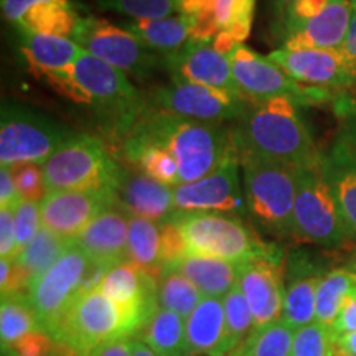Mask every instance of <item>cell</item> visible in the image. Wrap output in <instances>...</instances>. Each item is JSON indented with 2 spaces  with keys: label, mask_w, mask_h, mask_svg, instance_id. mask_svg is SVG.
Segmentation results:
<instances>
[{
  "label": "cell",
  "mask_w": 356,
  "mask_h": 356,
  "mask_svg": "<svg viewBox=\"0 0 356 356\" xmlns=\"http://www.w3.org/2000/svg\"><path fill=\"white\" fill-rule=\"evenodd\" d=\"M0 256L2 259H17L15 216L10 208H0Z\"/></svg>",
  "instance_id": "cell-45"
},
{
  "label": "cell",
  "mask_w": 356,
  "mask_h": 356,
  "mask_svg": "<svg viewBox=\"0 0 356 356\" xmlns=\"http://www.w3.org/2000/svg\"><path fill=\"white\" fill-rule=\"evenodd\" d=\"M47 2H70V0H0V6H2L3 19L10 22L12 25H17V22H19L26 12L32 10L33 7L40 6V3Z\"/></svg>",
  "instance_id": "cell-46"
},
{
  "label": "cell",
  "mask_w": 356,
  "mask_h": 356,
  "mask_svg": "<svg viewBox=\"0 0 356 356\" xmlns=\"http://www.w3.org/2000/svg\"><path fill=\"white\" fill-rule=\"evenodd\" d=\"M10 170L20 198L26 202L42 203V200L48 195L43 167L38 163H20V165H12Z\"/></svg>",
  "instance_id": "cell-42"
},
{
  "label": "cell",
  "mask_w": 356,
  "mask_h": 356,
  "mask_svg": "<svg viewBox=\"0 0 356 356\" xmlns=\"http://www.w3.org/2000/svg\"><path fill=\"white\" fill-rule=\"evenodd\" d=\"M127 262L160 277L162 264V226L160 222L131 216L129 221Z\"/></svg>",
  "instance_id": "cell-30"
},
{
  "label": "cell",
  "mask_w": 356,
  "mask_h": 356,
  "mask_svg": "<svg viewBox=\"0 0 356 356\" xmlns=\"http://www.w3.org/2000/svg\"><path fill=\"white\" fill-rule=\"evenodd\" d=\"M15 216V234H17V256L29 246L30 241L42 229V213H40V203L37 202H22L13 210Z\"/></svg>",
  "instance_id": "cell-43"
},
{
  "label": "cell",
  "mask_w": 356,
  "mask_h": 356,
  "mask_svg": "<svg viewBox=\"0 0 356 356\" xmlns=\"http://www.w3.org/2000/svg\"><path fill=\"white\" fill-rule=\"evenodd\" d=\"M175 218L186 256H204L241 264L254 257L279 251L273 244L256 238L238 216L225 213H181Z\"/></svg>",
  "instance_id": "cell-6"
},
{
  "label": "cell",
  "mask_w": 356,
  "mask_h": 356,
  "mask_svg": "<svg viewBox=\"0 0 356 356\" xmlns=\"http://www.w3.org/2000/svg\"><path fill=\"white\" fill-rule=\"evenodd\" d=\"M91 259L73 241L68 252L30 284L26 297L37 314L40 328L53 335L65 312L73 304Z\"/></svg>",
  "instance_id": "cell-13"
},
{
  "label": "cell",
  "mask_w": 356,
  "mask_h": 356,
  "mask_svg": "<svg viewBox=\"0 0 356 356\" xmlns=\"http://www.w3.org/2000/svg\"><path fill=\"white\" fill-rule=\"evenodd\" d=\"M76 136L44 115L20 108H3L0 124V163L43 165L58 149Z\"/></svg>",
  "instance_id": "cell-9"
},
{
  "label": "cell",
  "mask_w": 356,
  "mask_h": 356,
  "mask_svg": "<svg viewBox=\"0 0 356 356\" xmlns=\"http://www.w3.org/2000/svg\"><path fill=\"white\" fill-rule=\"evenodd\" d=\"M226 315L225 356H231L254 330V317L238 284L222 297Z\"/></svg>",
  "instance_id": "cell-38"
},
{
  "label": "cell",
  "mask_w": 356,
  "mask_h": 356,
  "mask_svg": "<svg viewBox=\"0 0 356 356\" xmlns=\"http://www.w3.org/2000/svg\"><path fill=\"white\" fill-rule=\"evenodd\" d=\"M124 157L132 165L139 167V170L144 175L150 177L159 184L173 186V188L180 185V172H178L177 160L163 149L150 145L137 147V149L124 152Z\"/></svg>",
  "instance_id": "cell-39"
},
{
  "label": "cell",
  "mask_w": 356,
  "mask_h": 356,
  "mask_svg": "<svg viewBox=\"0 0 356 356\" xmlns=\"http://www.w3.org/2000/svg\"><path fill=\"white\" fill-rule=\"evenodd\" d=\"M40 328L37 314L30 304L26 293L2 297L0 304V340L2 350L8 351L22 338Z\"/></svg>",
  "instance_id": "cell-35"
},
{
  "label": "cell",
  "mask_w": 356,
  "mask_h": 356,
  "mask_svg": "<svg viewBox=\"0 0 356 356\" xmlns=\"http://www.w3.org/2000/svg\"><path fill=\"white\" fill-rule=\"evenodd\" d=\"M293 2V0H274L275 7L279 8V10H284V13H286V10L289 8V6Z\"/></svg>",
  "instance_id": "cell-54"
},
{
  "label": "cell",
  "mask_w": 356,
  "mask_h": 356,
  "mask_svg": "<svg viewBox=\"0 0 356 356\" xmlns=\"http://www.w3.org/2000/svg\"><path fill=\"white\" fill-rule=\"evenodd\" d=\"M119 203L131 216L163 222L175 215L173 186L159 184L150 177L124 168L118 190Z\"/></svg>",
  "instance_id": "cell-22"
},
{
  "label": "cell",
  "mask_w": 356,
  "mask_h": 356,
  "mask_svg": "<svg viewBox=\"0 0 356 356\" xmlns=\"http://www.w3.org/2000/svg\"><path fill=\"white\" fill-rule=\"evenodd\" d=\"M293 238L323 248H340L353 239L325 177L323 162L315 167L297 168Z\"/></svg>",
  "instance_id": "cell-8"
},
{
  "label": "cell",
  "mask_w": 356,
  "mask_h": 356,
  "mask_svg": "<svg viewBox=\"0 0 356 356\" xmlns=\"http://www.w3.org/2000/svg\"><path fill=\"white\" fill-rule=\"evenodd\" d=\"M188 351L208 356H225L226 315L222 299L204 297L185 320Z\"/></svg>",
  "instance_id": "cell-25"
},
{
  "label": "cell",
  "mask_w": 356,
  "mask_h": 356,
  "mask_svg": "<svg viewBox=\"0 0 356 356\" xmlns=\"http://www.w3.org/2000/svg\"><path fill=\"white\" fill-rule=\"evenodd\" d=\"M99 291L134 320L139 333L159 310V279L132 262H121L108 270Z\"/></svg>",
  "instance_id": "cell-17"
},
{
  "label": "cell",
  "mask_w": 356,
  "mask_h": 356,
  "mask_svg": "<svg viewBox=\"0 0 356 356\" xmlns=\"http://www.w3.org/2000/svg\"><path fill=\"white\" fill-rule=\"evenodd\" d=\"M73 38L84 51L139 79L149 76L162 61V56L147 50L131 30L97 17L79 20Z\"/></svg>",
  "instance_id": "cell-11"
},
{
  "label": "cell",
  "mask_w": 356,
  "mask_h": 356,
  "mask_svg": "<svg viewBox=\"0 0 356 356\" xmlns=\"http://www.w3.org/2000/svg\"><path fill=\"white\" fill-rule=\"evenodd\" d=\"M20 51L29 70L37 78L47 81L48 78L70 68L84 50L68 37L22 33Z\"/></svg>",
  "instance_id": "cell-24"
},
{
  "label": "cell",
  "mask_w": 356,
  "mask_h": 356,
  "mask_svg": "<svg viewBox=\"0 0 356 356\" xmlns=\"http://www.w3.org/2000/svg\"><path fill=\"white\" fill-rule=\"evenodd\" d=\"M238 149L220 167L207 177L190 184H180L173 188L175 210L181 213H225L239 215L246 211V195H243L239 180Z\"/></svg>",
  "instance_id": "cell-14"
},
{
  "label": "cell",
  "mask_w": 356,
  "mask_h": 356,
  "mask_svg": "<svg viewBox=\"0 0 356 356\" xmlns=\"http://www.w3.org/2000/svg\"><path fill=\"white\" fill-rule=\"evenodd\" d=\"M132 356H159L154 350H150L140 338L134 340V350H132Z\"/></svg>",
  "instance_id": "cell-52"
},
{
  "label": "cell",
  "mask_w": 356,
  "mask_h": 356,
  "mask_svg": "<svg viewBox=\"0 0 356 356\" xmlns=\"http://www.w3.org/2000/svg\"><path fill=\"white\" fill-rule=\"evenodd\" d=\"M350 3H353V6H356V0H348Z\"/></svg>",
  "instance_id": "cell-57"
},
{
  "label": "cell",
  "mask_w": 356,
  "mask_h": 356,
  "mask_svg": "<svg viewBox=\"0 0 356 356\" xmlns=\"http://www.w3.org/2000/svg\"><path fill=\"white\" fill-rule=\"evenodd\" d=\"M79 17L71 2H47L33 7L17 22L20 33L68 37L74 35Z\"/></svg>",
  "instance_id": "cell-33"
},
{
  "label": "cell",
  "mask_w": 356,
  "mask_h": 356,
  "mask_svg": "<svg viewBox=\"0 0 356 356\" xmlns=\"http://www.w3.org/2000/svg\"><path fill=\"white\" fill-rule=\"evenodd\" d=\"M134 340L132 338H124V340L114 341L108 348H104L97 356H132Z\"/></svg>",
  "instance_id": "cell-50"
},
{
  "label": "cell",
  "mask_w": 356,
  "mask_h": 356,
  "mask_svg": "<svg viewBox=\"0 0 356 356\" xmlns=\"http://www.w3.org/2000/svg\"><path fill=\"white\" fill-rule=\"evenodd\" d=\"M162 61L175 81L203 84L241 95L234 81L228 56L218 51L213 43L191 40L180 51L163 56Z\"/></svg>",
  "instance_id": "cell-18"
},
{
  "label": "cell",
  "mask_w": 356,
  "mask_h": 356,
  "mask_svg": "<svg viewBox=\"0 0 356 356\" xmlns=\"http://www.w3.org/2000/svg\"><path fill=\"white\" fill-rule=\"evenodd\" d=\"M267 56L292 79L307 86L328 89L346 86L355 81L338 51L280 48Z\"/></svg>",
  "instance_id": "cell-20"
},
{
  "label": "cell",
  "mask_w": 356,
  "mask_h": 356,
  "mask_svg": "<svg viewBox=\"0 0 356 356\" xmlns=\"http://www.w3.org/2000/svg\"><path fill=\"white\" fill-rule=\"evenodd\" d=\"M48 193L65 190H118L124 167L111 157L104 142L76 134L43 163Z\"/></svg>",
  "instance_id": "cell-7"
},
{
  "label": "cell",
  "mask_w": 356,
  "mask_h": 356,
  "mask_svg": "<svg viewBox=\"0 0 356 356\" xmlns=\"http://www.w3.org/2000/svg\"><path fill=\"white\" fill-rule=\"evenodd\" d=\"M350 269L355 270V273H356V256H355L353 259H351V262H350Z\"/></svg>",
  "instance_id": "cell-56"
},
{
  "label": "cell",
  "mask_w": 356,
  "mask_h": 356,
  "mask_svg": "<svg viewBox=\"0 0 356 356\" xmlns=\"http://www.w3.org/2000/svg\"><path fill=\"white\" fill-rule=\"evenodd\" d=\"M210 6L220 30L213 40V47L228 56L251 32L256 0H210Z\"/></svg>",
  "instance_id": "cell-29"
},
{
  "label": "cell",
  "mask_w": 356,
  "mask_h": 356,
  "mask_svg": "<svg viewBox=\"0 0 356 356\" xmlns=\"http://www.w3.org/2000/svg\"><path fill=\"white\" fill-rule=\"evenodd\" d=\"M145 145L163 149L177 160L180 184L207 177L238 149L233 129L160 113L150 106L124 137L121 150L124 154Z\"/></svg>",
  "instance_id": "cell-1"
},
{
  "label": "cell",
  "mask_w": 356,
  "mask_h": 356,
  "mask_svg": "<svg viewBox=\"0 0 356 356\" xmlns=\"http://www.w3.org/2000/svg\"><path fill=\"white\" fill-rule=\"evenodd\" d=\"M71 246H73V241L61 238L42 226L38 234L13 261L19 264L30 287V284L50 270L68 252Z\"/></svg>",
  "instance_id": "cell-31"
},
{
  "label": "cell",
  "mask_w": 356,
  "mask_h": 356,
  "mask_svg": "<svg viewBox=\"0 0 356 356\" xmlns=\"http://www.w3.org/2000/svg\"><path fill=\"white\" fill-rule=\"evenodd\" d=\"M22 202L15 180H13L10 167L0 168V208L15 210L17 204Z\"/></svg>",
  "instance_id": "cell-49"
},
{
  "label": "cell",
  "mask_w": 356,
  "mask_h": 356,
  "mask_svg": "<svg viewBox=\"0 0 356 356\" xmlns=\"http://www.w3.org/2000/svg\"><path fill=\"white\" fill-rule=\"evenodd\" d=\"M165 269L177 270L197 286L203 297H222L238 284L239 264L216 257L185 256Z\"/></svg>",
  "instance_id": "cell-26"
},
{
  "label": "cell",
  "mask_w": 356,
  "mask_h": 356,
  "mask_svg": "<svg viewBox=\"0 0 356 356\" xmlns=\"http://www.w3.org/2000/svg\"><path fill=\"white\" fill-rule=\"evenodd\" d=\"M332 0H293L284 13V30L291 32L305 22H309L322 13L328 7Z\"/></svg>",
  "instance_id": "cell-44"
},
{
  "label": "cell",
  "mask_w": 356,
  "mask_h": 356,
  "mask_svg": "<svg viewBox=\"0 0 356 356\" xmlns=\"http://www.w3.org/2000/svg\"><path fill=\"white\" fill-rule=\"evenodd\" d=\"M337 355L338 356H356V332L338 337Z\"/></svg>",
  "instance_id": "cell-51"
},
{
  "label": "cell",
  "mask_w": 356,
  "mask_h": 356,
  "mask_svg": "<svg viewBox=\"0 0 356 356\" xmlns=\"http://www.w3.org/2000/svg\"><path fill=\"white\" fill-rule=\"evenodd\" d=\"M44 83L70 101L95 111L104 131L119 145L149 106L122 71L88 51Z\"/></svg>",
  "instance_id": "cell-2"
},
{
  "label": "cell",
  "mask_w": 356,
  "mask_h": 356,
  "mask_svg": "<svg viewBox=\"0 0 356 356\" xmlns=\"http://www.w3.org/2000/svg\"><path fill=\"white\" fill-rule=\"evenodd\" d=\"M139 335V328L115 302L97 291L78 293L53 338L78 356H97L114 341Z\"/></svg>",
  "instance_id": "cell-4"
},
{
  "label": "cell",
  "mask_w": 356,
  "mask_h": 356,
  "mask_svg": "<svg viewBox=\"0 0 356 356\" xmlns=\"http://www.w3.org/2000/svg\"><path fill=\"white\" fill-rule=\"evenodd\" d=\"M239 155H252L296 168L315 167L323 162L299 104L289 97H275L249 106L233 129Z\"/></svg>",
  "instance_id": "cell-3"
},
{
  "label": "cell",
  "mask_w": 356,
  "mask_h": 356,
  "mask_svg": "<svg viewBox=\"0 0 356 356\" xmlns=\"http://www.w3.org/2000/svg\"><path fill=\"white\" fill-rule=\"evenodd\" d=\"M322 273L310 261L292 257L289 262L286 293H284L282 317L293 330L315 322L317 289Z\"/></svg>",
  "instance_id": "cell-23"
},
{
  "label": "cell",
  "mask_w": 356,
  "mask_h": 356,
  "mask_svg": "<svg viewBox=\"0 0 356 356\" xmlns=\"http://www.w3.org/2000/svg\"><path fill=\"white\" fill-rule=\"evenodd\" d=\"M234 81L249 104H259L275 97H289L296 104H315L328 97L327 89L314 88L292 79L280 66L238 44L228 55Z\"/></svg>",
  "instance_id": "cell-10"
},
{
  "label": "cell",
  "mask_w": 356,
  "mask_h": 356,
  "mask_svg": "<svg viewBox=\"0 0 356 356\" xmlns=\"http://www.w3.org/2000/svg\"><path fill=\"white\" fill-rule=\"evenodd\" d=\"M101 7L139 19H162L178 12L175 0H97Z\"/></svg>",
  "instance_id": "cell-41"
},
{
  "label": "cell",
  "mask_w": 356,
  "mask_h": 356,
  "mask_svg": "<svg viewBox=\"0 0 356 356\" xmlns=\"http://www.w3.org/2000/svg\"><path fill=\"white\" fill-rule=\"evenodd\" d=\"M40 356H78V355L74 353V351L71 348H68V346H66L65 343L58 341V343L55 345V348H53L51 351H48V353L40 355Z\"/></svg>",
  "instance_id": "cell-53"
},
{
  "label": "cell",
  "mask_w": 356,
  "mask_h": 356,
  "mask_svg": "<svg viewBox=\"0 0 356 356\" xmlns=\"http://www.w3.org/2000/svg\"><path fill=\"white\" fill-rule=\"evenodd\" d=\"M332 328L338 337L356 332V287L351 291Z\"/></svg>",
  "instance_id": "cell-48"
},
{
  "label": "cell",
  "mask_w": 356,
  "mask_h": 356,
  "mask_svg": "<svg viewBox=\"0 0 356 356\" xmlns=\"http://www.w3.org/2000/svg\"><path fill=\"white\" fill-rule=\"evenodd\" d=\"M356 287V273L350 267H338L325 273L317 289V312L315 322L333 327L346 299Z\"/></svg>",
  "instance_id": "cell-34"
},
{
  "label": "cell",
  "mask_w": 356,
  "mask_h": 356,
  "mask_svg": "<svg viewBox=\"0 0 356 356\" xmlns=\"http://www.w3.org/2000/svg\"><path fill=\"white\" fill-rule=\"evenodd\" d=\"M118 200L113 190L50 191L40 203L43 228L74 241L99 213Z\"/></svg>",
  "instance_id": "cell-16"
},
{
  "label": "cell",
  "mask_w": 356,
  "mask_h": 356,
  "mask_svg": "<svg viewBox=\"0 0 356 356\" xmlns=\"http://www.w3.org/2000/svg\"><path fill=\"white\" fill-rule=\"evenodd\" d=\"M293 333L284 320L254 328L231 356H291Z\"/></svg>",
  "instance_id": "cell-37"
},
{
  "label": "cell",
  "mask_w": 356,
  "mask_h": 356,
  "mask_svg": "<svg viewBox=\"0 0 356 356\" xmlns=\"http://www.w3.org/2000/svg\"><path fill=\"white\" fill-rule=\"evenodd\" d=\"M127 30L140 40L147 50L170 56L180 51L191 40V26L186 17L170 15L162 19H139L132 20Z\"/></svg>",
  "instance_id": "cell-28"
},
{
  "label": "cell",
  "mask_w": 356,
  "mask_h": 356,
  "mask_svg": "<svg viewBox=\"0 0 356 356\" xmlns=\"http://www.w3.org/2000/svg\"><path fill=\"white\" fill-rule=\"evenodd\" d=\"M129 221L131 215L118 198L89 222L74 244L91 261L111 267L121 264L127 261Z\"/></svg>",
  "instance_id": "cell-19"
},
{
  "label": "cell",
  "mask_w": 356,
  "mask_h": 356,
  "mask_svg": "<svg viewBox=\"0 0 356 356\" xmlns=\"http://www.w3.org/2000/svg\"><path fill=\"white\" fill-rule=\"evenodd\" d=\"M249 215L267 234L293 236L297 168L252 155H239Z\"/></svg>",
  "instance_id": "cell-5"
},
{
  "label": "cell",
  "mask_w": 356,
  "mask_h": 356,
  "mask_svg": "<svg viewBox=\"0 0 356 356\" xmlns=\"http://www.w3.org/2000/svg\"><path fill=\"white\" fill-rule=\"evenodd\" d=\"M139 335L140 340L159 356H181L188 353L185 318L170 310L159 307Z\"/></svg>",
  "instance_id": "cell-32"
},
{
  "label": "cell",
  "mask_w": 356,
  "mask_h": 356,
  "mask_svg": "<svg viewBox=\"0 0 356 356\" xmlns=\"http://www.w3.org/2000/svg\"><path fill=\"white\" fill-rule=\"evenodd\" d=\"M337 341L332 327L314 322L293 333L291 356H338Z\"/></svg>",
  "instance_id": "cell-40"
},
{
  "label": "cell",
  "mask_w": 356,
  "mask_h": 356,
  "mask_svg": "<svg viewBox=\"0 0 356 356\" xmlns=\"http://www.w3.org/2000/svg\"><path fill=\"white\" fill-rule=\"evenodd\" d=\"M337 51L341 56V60H343L346 70L356 79V6H353L348 32H346L343 43H341V47Z\"/></svg>",
  "instance_id": "cell-47"
},
{
  "label": "cell",
  "mask_w": 356,
  "mask_h": 356,
  "mask_svg": "<svg viewBox=\"0 0 356 356\" xmlns=\"http://www.w3.org/2000/svg\"><path fill=\"white\" fill-rule=\"evenodd\" d=\"M181 356H208V355H203V353H195V351H188V353L181 355Z\"/></svg>",
  "instance_id": "cell-55"
},
{
  "label": "cell",
  "mask_w": 356,
  "mask_h": 356,
  "mask_svg": "<svg viewBox=\"0 0 356 356\" xmlns=\"http://www.w3.org/2000/svg\"><path fill=\"white\" fill-rule=\"evenodd\" d=\"M204 299L191 280L172 269H163L159 277V307L188 318Z\"/></svg>",
  "instance_id": "cell-36"
},
{
  "label": "cell",
  "mask_w": 356,
  "mask_h": 356,
  "mask_svg": "<svg viewBox=\"0 0 356 356\" xmlns=\"http://www.w3.org/2000/svg\"><path fill=\"white\" fill-rule=\"evenodd\" d=\"M175 2H177V0H175Z\"/></svg>",
  "instance_id": "cell-58"
},
{
  "label": "cell",
  "mask_w": 356,
  "mask_h": 356,
  "mask_svg": "<svg viewBox=\"0 0 356 356\" xmlns=\"http://www.w3.org/2000/svg\"><path fill=\"white\" fill-rule=\"evenodd\" d=\"M238 286L254 317V328L279 322L284 307V256L280 251L239 264Z\"/></svg>",
  "instance_id": "cell-15"
},
{
  "label": "cell",
  "mask_w": 356,
  "mask_h": 356,
  "mask_svg": "<svg viewBox=\"0 0 356 356\" xmlns=\"http://www.w3.org/2000/svg\"><path fill=\"white\" fill-rule=\"evenodd\" d=\"M323 172L330 184L346 225L356 238V152L338 144L323 159Z\"/></svg>",
  "instance_id": "cell-27"
},
{
  "label": "cell",
  "mask_w": 356,
  "mask_h": 356,
  "mask_svg": "<svg viewBox=\"0 0 356 356\" xmlns=\"http://www.w3.org/2000/svg\"><path fill=\"white\" fill-rule=\"evenodd\" d=\"M351 13L353 3L348 0H332L320 15L287 32L282 48L337 51L348 32Z\"/></svg>",
  "instance_id": "cell-21"
},
{
  "label": "cell",
  "mask_w": 356,
  "mask_h": 356,
  "mask_svg": "<svg viewBox=\"0 0 356 356\" xmlns=\"http://www.w3.org/2000/svg\"><path fill=\"white\" fill-rule=\"evenodd\" d=\"M149 106L160 113L203 122L239 121L248 113L249 102L241 95L203 84L175 81L150 95Z\"/></svg>",
  "instance_id": "cell-12"
}]
</instances>
